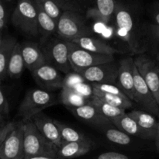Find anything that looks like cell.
I'll use <instances>...</instances> for the list:
<instances>
[{
	"mask_svg": "<svg viewBox=\"0 0 159 159\" xmlns=\"http://www.w3.org/2000/svg\"><path fill=\"white\" fill-rule=\"evenodd\" d=\"M114 15L118 36L126 42L130 52L135 55L145 53V22L140 20L137 12L121 4H116Z\"/></svg>",
	"mask_w": 159,
	"mask_h": 159,
	"instance_id": "1",
	"label": "cell"
},
{
	"mask_svg": "<svg viewBox=\"0 0 159 159\" xmlns=\"http://www.w3.org/2000/svg\"><path fill=\"white\" fill-rule=\"evenodd\" d=\"M58 148L40 134L31 120L23 122V154L24 158L48 157L56 158Z\"/></svg>",
	"mask_w": 159,
	"mask_h": 159,
	"instance_id": "2",
	"label": "cell"
},
{
	"mask_svg": "<svg viewBox=\"0 0 159 159\" xmlns=\"http://www.w3.org/2000/svg\"><path fill=\"white\" fill-rule=\"evenodd\" d=\"M71 42L60 37H51L40 44L46 63L63 74L73 71L69 61V51Z\"/></svg>",
	"mask_w": 159,
	"mask_h": 159,
	"instance_id": "3",
	"label": "cell"
},
{
	"mask_svg": "<svg viewBox=\"0 0 159 159\" xmlns=\"http://www.w3.org/2000/svg\"><path fill=\"white\" fill-rule=\"evenodd\" d=\"M57 102V98L54 93L41 89H33L26 93L22 100L18 115L22 118V122H26L44 109L56 105Z\"/></svg>",
	"mask_w": 159,
	"mask_h": 159,
	"instance_id": "4",
	"label": "cell"
},
{
	"mask_svg": "<svg viewBox=\"0 0 159 159\" xmlns=\"http://www.w3.org/2000/svg\"><path fill=\"white\" fill-rule=\"evenodd\" d=\"M56 34L60 38L71 42L79 37L91 36L92 31L79 12L63 11L57 23Z\"/></svg>",
	"mask_w": 159,
	"mask_h": 159,
	"instance_id": "5",
	"label": "cell"
},
{
	"mask_svg": "<svg viewBox=\"0 0 159 159\" xmlns=\"http://www.w3.org/2000/svg\"><path fill=\"white\" fill-rule=\"evenodd\" d=\"M11 21L21 32L31 37L38 36L37 12L32 0H18Z\"/></svg>",
	"mask_w": 159,
	"mask_h": 159,
	"instance_id": "6",
	"label": "cell"
},
{
	"mask_svg": "<svg viewBox=\"0 0 159 159\" xmlns=\"http://www.w3.org/2000/svg\"><path fill=\"white\" fill-rule=\"evenodd\" d=\"M134 62L138 73L159 103V63L146 53L138 54Z\"/></svg>",
	"mask_w": 159,
	"mask_h": 159,
	"instance_id": "7",
	"label": "cell"
},
{
	"mask_svg": "<svg viewBox=\"0 0 159 159\" xmlns=\"http://www.w3.org/2000/svg\"><path fill=\"white\" fill-rule=\"evenodd\" d=\"M114 56L95 54L79 48L71 43L69 51V61L73 71L79 73L95 65L114 61Z\"/></svg>",
	"mask_w": 159,
	"mask_h": 159,
	"instance_id": "8",
	"label": "cell"
},
{
	"mask_svg": "<svg viewBox=\"0 0 159 159\" xmlns=\"http://www.w3.org/2000/svg\"><path fill=\"white\" fill-rule=\"evenodd\" d=\"M134 101L139 104L142 110L154 116H159V105L144 81L134 66Z\"/></svg>",
	"mask_w": 159,
	"mask_h": 159,
	"instance_id": "9",
	"label": "cell"
},
{
	"mask_svg": "<svg viewBox=\"0 0 159 159\" xmlns=\"http://www.w3.org/2000/svg\"><path fill=\"white\" fill-rule=\"evenodd\" d=\"M0 159H24L23 123L16 124L0 145Z\"/></svg>",
	"mask_w": 159,
	"mask_h": 159,
	"instance_id": "10",
	"label": "cell"
},
{
	"mask_svg": "<svg viewBox=\"0 0 159 159\" xmlns=\"http://www.w3.org/2000/svg\"><path fill=\"white\" fill-rule=\"evenodd\" d=\"M119 64L116 61L108 62L82 70L78 74L85 81L91 83L116 85Z\"/></svg>",
	"mask_w": 159,
	"mask_h": 159,
	"instance_id": "11",
	"label": "cell"
},
{
	"mask_svg": "<svg viewBox=\"0 0 159 159\" xmlns=\"http://www.w3.org/2000/svg\"><path fill=\"white\" fill-rule=\"evenodd\" d=\"M36 83L41 89L53 92L62 89L64 76L55 68L45 63L31 72Z\"/></svg>",
	"mask_w": 159,
	"mask_h": 159,
	"instance_id": "12",
	"label": "cell"
},
{
	"mask_svg": "<svg viewBox=\"0 0 159 159\" xmlns=\"http://www.w3.org/2000/svg\"><path fill=\"white\" fill-rule=\"evenodd\" d=\"M134 62L131 57L122 59L119 63L116 79V86L132 101H134Z\"/></svg>",
	"mask_w": 159,
	"mask_h": 159,
	"instance_id": "13",
	"label": "cell"
},
{
	"mask_svg": "<svg viewBox=\"0 0 159 159\" xmlns=\"http://www.w3.org/2000/svg\"><path fill=\"white\" fill-rule=\"evenodd\" d=\"M110 121L116 129L124 132L130 137H134L143 141H155L156 133L148 131L140 127L127 113L111 119Z\"/></svg>",
	"mask_w": 159,
	"mask_h": 159,
	"instance_id": "14",
	"label": "cell"
},
{
	"mask_svg": "<svg viewBox=\"0 0 159 159\" xmlns=\"http://www.w3.org/2000/svg\"><path fill=\"white\" fill-rule=\"evenodd\" d=\"M69 110L84 122L99 130H103L104 129L114 127L110 120L99 113L89 102L80 107L70 109Z\"/></svg>",
	"mask_w": 159,
	"mask_h": 159,
	"instance_id": "15",
	"label": "cell"
},
{
	"mask_svg": "<svg viewBox=\"0 0 159 159\" xmlns=\"http://www.w3.org/2000/svg\"><path fill=\"white\" fill-rule=\"evenodd\" d=\"M39 131L46 139L55 144L57 148H60L62 144V140L57 126L54 123V120H51L44 113H37L33 116L30 120Z\"/></svg>",
	"mask_w": 159,
	"mask_h": 159,
	"instance_id": "16",
	"label": "cell"
},
{
	"mask_svg": "<svg viewBox=\"0 0 159 159\" xmlns=\"http://www.w3.org/2000/svg\"><path fill=\"white\" fill-rule=\"evenodd\" d=\"M20 45L25 68L30 71L32 72L46 63L44 55L39 43L34 42H24L20 43Z\"/></svg>",
	"mask_w": 159,
	"mask_h": 159,
	"instance_id": "17",
	"label": "cell"
},
{
	"mask_svg": "<svg viewBox=\"0 0 159 159\" xmlns=\"http://www.w3.org/2000/svg\"><path fill=\"white\" fill-rule=\"evenodd\" d=\"M93 148V142L88 138L75 142L62 143L58 148L56 159H71L82 156Z\"/></svg>",
	"mask_w": 159,
	"mask_h": 159,
	"instance_id": "18",
	"label": "cell"
},
{
	"mask_svg": "<svg viewBox=\"0 0 159 159\" xmlns=\"http://www.w3.org/2000/svg\"><path fill=\"white\" fill-rule=\"evenodd\" d=\"M71 42L82 49L95 54L114 56L115 54L118 53L116 48H113L103 40L96 38L92 35L79 37L71 40Z\"/></svg>",
	"mask_w": 159,
	"mask_h": 159,
	"instance_id": "19",
	"label": "cell"
},
{
	"mask_svg": "<svg viewBox=\"0 0 159 159\" xmlns=\"http://www.w3.org/2000/svg\"><path fill=\"white\" fill-rule=\"evenodd\" d=\"M144 30L145 53L159 63V26L145 22Z\"/></svg>",
	"mask_w": 159,
	"mask_h": 159,
	"instance_id": "20",
	"label": "cell"
},
{
	"mask_svg": "<svg viewBox=\"0 0 159 159\" xmlns=\"http://www.w3.org/2000/svg\"><path fill=\"white\" fill-rule=\"evenodd\" d=\"M35 5V4H34ZM37 12V26H38V35H40V44L52 37L57 32V23L51 19L48 14L43 12L39 6L35 5Z\"/></svg>",
	"mask_w": 159,
	"mask_h": 159,
	"instance_id": "21",
	"label": "cell"
},
{
	"mask_svg": "<svg viewBox=\"0 0 159 159\" xmlns=\"http://www.w3.org/2000/svg\"><path fill=\"white\" fill-rule=\"evenodd\" d=\"M17 43L12 37H3L0 45V82L7 76V68L12 50Z\"/></svg>",
	"mask_w": 159,
	"mask_h": 159,
	"instance_id": "22",
	"label": "cell"
},
{
	"mask_svg": "<svg viewBox=\"0 0 159 159\" xmlns=\"http://www.w3.org/2000/svg\"><path fill=\"white\" fill-rule=\"evenodd\" d=\"M130 118L138 124L140 127L148 131L156 133L158 125V119L157 120L154 115L144 111L134 110L127 113Z\"/></svg>",
	"mask_w": 159,
	"mask_h": 159,
	"instance_id": "23",
	"label": "cell"
},
{
	"mask_svg": "<svg viewBox=\"0 0 159 159\" xmlns=\"http://www.w3.org/2000/svg\"><path fill=\"white\" fill-rule=\"evenodd\" d=\"M25 65L20 51V43L17 42L12 50L7 68V76L11 79H19L25 70Z\"/></svg>",
	"mask_w": 159,
	"mask_h": 159,
	"instance_id": "24",
	"label": "cell"
},
{
	"mask_svg": "<svg viewBox=\"0 0 159 159\" xmlns=\"http://www.w3.org/2000/svg\"><path fill=\"white\" fill-rule=\"evenodd\" d=\"M89 103L92 106H93L99 113H101L102 116L107 117L110 120L113 118H116L127 113L125 110L110 105V104L107 103V102L101 99L100 98L96 97L95 96H93L90 98Z\"/></svg>",
	"mask_w": 159,
	"mask_h": 159,
	"instance_id": "25",
	"label": "cell"
},
{
	"mask_svg": "<svg viewBox=\"0 0 159 159\" xmlns=\"http://www.w3.org/2000/svg\"><path fill=\"white\" fill-rule=\"evenodd\" d=\"M89 100L90 98L82 96L72 89H61L60 101L62 104L68 107V110L77 108V107H80L85 104H88L89 102Z\"/></svg>",
	"mask_w": 159,
	"mask_h": 159,
	"instance_id": "26",
	"label": "cell"
},
{
	"mask_svg": "<svg viewBox=\"0 0 159 159\" xmlns=\"http://www.w3.org/2000/svg\"><path fill=\"white\" fill-rule=\"evenodd\" d=\"M93 92V96L100 98L101 99L107 102V103L118 107V108L126 110L133 107V101L129 99L127 96H119L106 93H100V92L96 91Z\"/></svg>",
	"mask_w": 159,
	"mask_h": 159,
	"instance_id": "27",
	"label": "cell"
},
{
	"mask_svg": "<svg viewBox=\"0 0 159 159\" xmlns=\"http://www.w3.org/2000/svg\"><path fill=\"white\" fill-rule=\"evenodd\" d=\"M103 133L108 141L120 146H129L132 144L133 140L130 135L116 129L115 127L104 129Z\"/></svg>",
	"mask_w": 159,
	"mask_h": 159,
	"instance_id": "28",
	"label": "cell"
},
{
	"mask_svg": "<svg viewBox=\"0 0 159 159\" xmlns=\"http://www.w3.org/2000/svg\"><path fill=\"white\" fill-rule=\"evenodd\" d=\"M54 123L58 129V131L60 133L61 138L63 143L75 142V141H82V140L86 138V137L82 134V133L65 125V124H61L60 121L54 120Z\"/></svg>",
	"mask_w": 159,
	"mask_h": 159,
	"instance_id": "29",
	"label": "cell"
},
{
	"mask_svg": "<svg viewBox=\"0 0 159 159\" xmlns=\"http://www.w3.org/2000/svg\"><path fill=\"white\" fill-rule=\"evenodd\" d=\"M35 5L46 12L51 19L57 23L63 10L53 0H32Z\"/></svg>",
	"mask_w": 159,
	"mask_h": 159,
	"instance_id": "30",
	"label": "cell"
},
{
	"mask_svg": "<svg viewBox=\"0 0 159 159\" xmlns=\"http://www.w3.org/2000/svg\"><path fill=\"white\" fill-rule=\"evenodd\" d=\"M96 10L103 18L105 23H109L116 9L114 0H96Z\"/></svg>",
	"mask_w": 159,
	"mask_h": 159,
	"instance_id": "31",
	"label": "cell"
},
{
	"mask_svg": "<svg viewBox=\"0 0 159 159\" xmlns=\"http://www.w3.org/2000/svg\"><path fill=\"white\" fill-rule=\"evenodd\" d=\"M86 81L79 74L75 71L68 73L65 75L63 79V87L62 88L67 89H72L73 87L75 86L78 84L82 83Z\"/></svg>",
	"mask_w": 159,
	"mask_h": 159,
	"instance_id": "32",
	"label": "cell"
},
{
	"mask_svg": "<svg viewBox=\"0 0 159 159\" xmlns=\"http://www.w3.org/2000/svg\"><path fill=\"white\" fill-rule=\"evenodd\" d=\"M63 11H73L79 12L82 10L78 0H53Z\"/></svg>",
	"mask_w": 159,
	"mask_h": 159,
	"instance_id": "33",
	"label": "cell"
},
{
	"mask_svg": "<svg viewBox=\"0 0 159 159\" xmlns=\"http://www.w3.org/2000/svg\"><path fill=\"white\" fill-rule=\"evenodd\" d=\"M72 89H74L75 91H76L78 93H79L82 96H85V97L91 98L93 96L92 85H88L87 83H85V82L80 84H78L75 86L73 87Z\"/></svg>",
	"mask_w": 159,
	"mask_h": 159,
	"instance_id": "34",
	"label": "cell"
},
{
	"mask_svg": "<svg viewBox=\"0 0 159 159\" xmlns=\"http://www.w3.org/2000/svg\"><path fill=\"white\" fill-rule=\"evenodd\" d=\"M9 113V105L4 93L0 88V115L6 118Z\"/></svg>",
	"mask_w": 159,
	"mask_h": 159,
	"instance_id": "35",
	"label": "cell"
},
{
	"mask_svg": "<svg viewBox=\"0 0 159 159\" xmlns=\"http://www.w3.org/2000/svg\"><path fill=\"white\" fill-rule=\"evenodd\" d=\"M149 13L154 24L159 26V2H155L149 7Z\"/></svg>",
	"mask_w": 159,
	"mask_h": 159,
	"instance_id": "36",
	"label": "cell"
},
{
	"mask_svg": "<svg viewBox=\"0 0 159 159\" xmlns=\"http://www.w3.org/2000/svg\"><path fill=\"white\" fill-rule=\"evenodd\" d=\"M97 159H130V158L124 154L114 152H108L99 155Z\"/></svg>",
	"mask_w": 159,
	"mask_h": 159,
	"instance_id": "37",
	"label": "cell"
},
{
	"mask_svg": "<svg viewBox=\"0 0 159 159\" xmlns=\"http://www.w3.org/2000/svg\"><path fill=\"white\" fill-rule=\"evenodd\" d=\"M15 126H16V123L8 122L6 123V124L4 125V127L0 130V145H1L2 143L3 142L5 138H6L8 134H9V132L14 128Z\"/></svg>",
	"mask_w": 159,
	"mask_h": 159,
	"instance_id": "38",
	"label": "cell"
},
{
	"mask_svg": "<svg viewBox=\"0 0 159 159\" xmlns=\"http://www.w3.org/2000/svg\"><path fill=\"white\" fill-rule=\"evenodd\" d=\"M7 19V12L2 1L0 0V20H6Z\"/></svg>",
	"mask_w": 159,
	"mask_h": 159,
	"instance_id": "39",
	"label": "cell"
},
{
	"mask_svg": "<svg viewBox=\"0 0 159 159\" xmlns=\"http://www.w3.org/2000/svg\"><path fill=\"white\" fill-rule=\"evenodd\" d=\"M158 128H157L156 136H155L154 142H155V148H156V150L159 152V116H158Z\"/></svg>",
	"mask_w": 159,
	"mask_h": 159,
	"instance_id": "40",
	"label": "cell"
},
{
	"mask_svg": "<svg viewBox=\"0 0 159 159\" xmlns=\"http://www.w3.org/2000/svg\"><path fill=\"white\" fill-rule=\"evenodd\" d=\"M6 25V20H0V32H2L3 29L5 28Z\"/></svg>",
	"mask_w": 159,
	"mask_h": 159,
	"instance_id": "41",
	"label": "cell"
},
{
	"mask_svg": "<svg viewBox=\"0 0 159 159\" xmlns=\"http://www.w3.org/2000/svg\"><path fill=\"white\" fill-rule=\"evenodd\" d=\"M24 159H56V158H48V157H30V158H26Z\"/></svg>",
	"mask_w": 159,
	"mask_h": 159,
	"instance_id": "42",
	"label": "cell"
},
{
	"mask_svg": "<svg viewBox=\"0 0 159 159\" xmlns=\"http://www.w3.org/2000/svg\"><path fill=\"white\" fill-rule=\"evenodd\" d=\"M6 124V121H2V122H0V130H1V129L3 127H4V125Z\"/></svg>",
	"mask_w": 159,
	"mask_h": 159,
	"instance_id": "43",
	"label": "cell"
},
{
	"mask_svg": "<svg viewBox=\"0 0 159 159\" xmlns=\"http://www.w3.org/2000/svg\"><path fill=\"white\" fill-rule=\"evenodd\" d=\"M2 39H3V35H2V33L0 32V45H1L2 41Z\"/></svg>",
	"mask_w": 159,
	"mask_h": 159,
	"instance_id": "44",
	"label": "cell"
},
{
	"mask_svg": "<svg viewBox=\"0 0 159 159\" xmlns=\"http://www.w3.org/2000/svg\"><path fill=\"white\" fill-rule=\"evenodd\" d=\"M2 121H5V118L0 115V122H2Z\"/></svg>",
	"mask_w": 159,
	"mask_h": 159,
	"instance_id": "45",
	"label": "cell"
},
{
	"mask_svg": "<svg viewBox=\"0 0 159 159\" xmlns=\"http://www.w3.org/2000/svg\"><path fill=\"white\" fill-rule=\"evenodd\" d=\"M5 1H6V2H12V1H14V0H5Z\"/></svg>",
	"mask_w": 159,
	"mask_h": 159,
	"instance_id": "46",
	"label": "cell"
},
{
	"mask_svg": "<svg viewBox=\"0 0 159 159\" xmlns=\"http://www.w3.org/2000/svg\"><path fill=\"white\" fill-rule=\"evenodd\" d=\"M158 105H159V103H158Z\"/></svg>",
	"mask_w": 159,
	"mask_h": 159,
	"instance_id": "47",
	"label": "cell"
}]
</instances>
